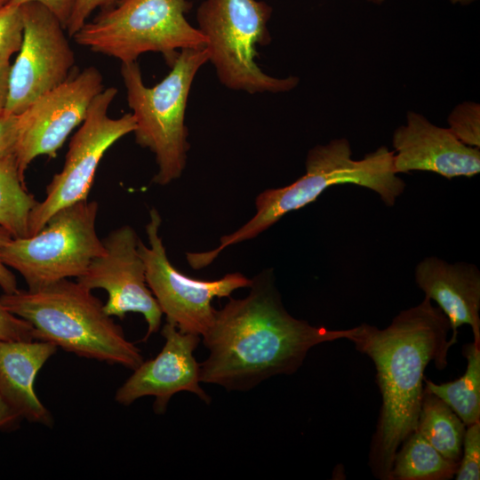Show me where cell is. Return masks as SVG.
<instances>
[{
    "instance_id": "obj_9",
    "label": "cell",
    "mask_w": 480,
    "mask_h": 480,
    "mask_svg": "<svg viewBox=\"0 0 480 480\" xmlns=\"http://www.w3.org/2000/svg\"><path fill=\"white\" fill-rule=\"evenodd\" d=\"M162 219L156 208L149 212L146 233L149 246L139 239L138 251L146 268L148 286L156 298L166 322L181 332L204 335L213 324L214 298L230 297L240 288H249L252 279L239 272L216 280H200L180 272L167 257L159 236Z\"/></svg>"
},
{
    "instance_id": "obj_17",
    "label": "cell",
    "mask_w": 480,
    "mask_h": 480,
    "mask_svg": "<svg viewBox=\"0 0 480 480\" xmlns=\"http://www.w3.org/2000/svg\"><path fill=\"white\" fill-rule=\"evenodd\" d=\"M44 340H0V393L23 419L52 427L50 411L36 396L37 372L57 351Z\"/></svg>"
},
{
    "instance_id": "obj_34",
    "label": "cell",
    "mask_w": 480,
    "mask_h": 480,
    "mask_svg": "<svg viewBox=\"0 0 480 480\" xmlns=\"http://www.w3.org/2000/svg\"><path fill=\"white\" fill-rule=\"evenodd\" d=\"M366 1L376 4H380L385 2V0H366Z\"/></svg>"
},
{
    "instance_id": "obj_8",
    "label": "cell",
    "mask_w": 480,
    "mask_h": 480,
    "mask_svg": "<svg viewBox=\"0 0 480 480\" xmlns=\"http://www.w3.org/2000/svg\"><path fill=\"white\" fill-rule=\"evenodd\" d=\"M98 203L88 199L57 211L36 234L11 238L1 250L5 266L35 290L62 279L78 278L105 252L96 231Z\"/></svg>"
},
{
    "instance_id": "obj_29",
    "label": "cell",
    "mask_w": 480,
    "mask_h": 480,
    "mask_svg": "<svg viewBox=\"0 0 480 480\" xmlns=\"http://www.w3.org/2000/svg\"><path fill=\"white\" fill-rule=\"evenodd\" d=\"M11 238L10 235L0 229V287L4 293H12L19 290L14 274L4 265L1 259L2 247Z\"/></svg>"
},
{
    "instance_id": "obj_19",
    "label": "cell",
    "mask_w": 480,
    "mask_h": 480,
    "mask_svg": "<svg viewBox=\"0 0 480 480\" xmlns=\"http://www.w3.org/2000/svg\"><path fill=\"white\" fill-rule=\"evenodd\" d=\"M399 448L394 458L391 480H449L456 475L459 463L443 456L418 430Z\"/></svg>"
},
{
    "instance_id": "obj_2",
    "label": "cell",
    "mask_w": 480,
    "mask_h": 480,
    "mask_svg": "<svg viewBox=\"0 0 480 480\" xmlns=\"http://www.w3.org/2000/svg\"><path fill=\"white\" fill-rule=\"evenodd\" d=\"M450 331L447 317L425 297L384 329L364 323L348 339L372 361L381 395L368 456L377 479L391 480L396 451L417 430L424 372L432 361L438 370L447 366L449 349L456 343L448 338Z\"/></svg>"
},
{
    "instance_id": "obj_7",
    "label": "cell",
    "mask_w": 480,
    "mask_h": 480,
    "mask_svg": "<svg viewBox=\"0 0 480 480\" xmlns=\"http://www.w3.org/2000/svg\"><path fill=\"white\" fill-rule=\"evenodd\" d=\"M272 8L258 0H203L196 11L198 29L206 39L208 61L227 88L251 94L285 92L299 84L297 76L275 77L256 63L257 46L270 40Z\"/></svg>"
},
{
    "instance_id": "obj_31",
    "label": "cell",
    "mask_w": 480,
    "mask_h": 480,
    "mask_svg": "<svg viewBox=\"0 0 480 480\" xmlns=\"http://www.w3.org/2000/svg\"><path fill=\"white\" fill-rule=\"evenodd\" d=\"M10 57L0 56V114L4 113L8 96Z\"/></svg>"
},
{
    "instance_id": "obj_24",
    "label": "cell",
    "mask_w": 480,
    "mask_h": 480,
    "mask_svg": "<svg viewBox=\"0 0 480 480\" xmlns=\"http://www.w3.org/2000/svg\"><path fill=\"white\" fill-rule=\"evenodd\" d=\"M23 34L20 7L0 8V56L12 57L20 50Z\"/></svg>"
},
{
    "instance_id": "obj_21",
    "label": "cell",
    "mask_w": 480,
    "mask_h": 480,
    "mask_svg": "<svg viewBox=\"0 0 480 480\" xmlns=\"http://www.w3.org/2000/svg\"><path fill=\"white\" fill-rule=\"evenodd\" d=\"M37 204L20 178L14 153L0 160V229L12 238L29 236V217Z\"/></svg>"
},
{
    "instance_id": "obj_18",
    "label": "cell",
    "mask_w": 480,
    "mask_h": 480,
    "mask_svg": "<svg viewBox=\"0 0 480 480\" xmlns=\"http://www.w3.org/2000/svg\"><path fill=\"white\" fill-rule=\"evenodd\" d=\"M466 427L447 404L424 388L417 430L443 456L459 464Z\"/></svg>"
},
{
    "instance_id": "obj_25",
    "label": "cell",
    "mask_w": 480,
    "mask_h": 480,
    "mask_svg": "<svg viewBox=\"0 0 480 480\" xmlns=\"http://www.w3.org/2000/svg\"><path fill=\"white\" fill-rule=\"evenodd\" d=\"M34 329L26 320L11 313L0 300V340H33Z\"/></svg>"
},
{
    "instance_id": "obj_16",
    "label": "cell",
    "mask_w": 480,
    "mask_h": 480,
    "mask_svg": "<svg viewBox=\"0 0 480 480\" xmlns=\"http://www.w3.org/2000/svg\"><path fill=\"white\" fill-rule=\"evenodd\" d=\"M415 282L434 300L447 317L457 342L458 328L468 324L474 342L480 344V271L472 263H449L436 256L420 261L414 271Z\"/></svg>"
},
{
    "instance_id": "obj_22",
    "label": "cell",
    "mask_w": 480,
    "mask_h": 480,
    "mask_svg": "<svg viewBox=\"0 0 480 480\" xmlns=\"http://www.w3.org/2000/svg\"><path fill=\"white\" fill-rule=\"evenodd\" d=\"M448 128L467 146L480 148V105L473 101L458 104L449 114Z\"/></svg>"
},
{
    "instance_id": "obj_5",
    "label": "cell",
    "mask_w": 480,
    "mask_h": 480,
    "mask_svg": "<svg viewBox=\"0 0 480 480\" xmlns=\"http://www.w3.org/2000/svg\"><path fill=\"white\" fill-rule=\"evenodd\" d=\"M208 59L205 47L181 50L171 71L152 87L145 85L136 61L121 65L128 105L135 119V141L156 157L155 184L168 185L184 172L189 149L187 102L195 76Z\"/></svg>"
},
{
    "instance_id": "obj_1",
    "label": "cell",
    "mask_w": 480,
    "mask_h": 480,
    "mask_svg": "<svg viewBox=\"0 0 480 480\" xmlns=\"http://www.w3.org/2000/svg\"><path fill=\"white\" fill-rule=\"evenodd\" d=\"M242 299L228 297L203 335L209 354L200 363L201 383L248 391L276 375H291L315 346L348 339L354 331L310 324L285 308L272 269L253 278Z\"/></svg>"
},
{
    "instance_id": "obj_26",
    "label": "cell",
    "mask_w": 480,
    "mask_h": 480,
    "mask_svg": "<svg viewBox=\"0 0 480 480\" xmlns=\"http://www.w3.org/2000/svg\"><path fill=\"white\" fill-rule=\"evenodd\" d=\"M119 0H76L66 31L73 36L88 20L97 9H106L116 4Z\"/></svg>"
},
{
    "instance_id": "obj_28",
    "label": "cell",
    "mask_w": 480,
    "mask_h": 480,
    "mask_svg": "<svg viewBox=\"0 0 480 480\" xmlns=\"http://www.w3.org/2000/svg\"><path fill=\"white\" fill-rule=\"evenodd\" d=\"M76 0H11L8 6L20 7L27 3H39L52 12L65 28L71 16Z\"/></svg>"
},
{
    "instance_id": "obj_6",
    "label": "cell",
    "mask_w": 480,
    "mask_h": 480,
    "mask_svg": "<svg viewBox=\"0 0 480 480\" xmlns=\"http://www.w3.org/2000/svg\"><path fill=\"white\" fill-rule=\"evenodd\" d=\"M189 7L188 0H119L87 20L73 37L122 63L155 52L172 66L181 50L206 46L204 36L186 18Z\"/></svg>"
},
{
    "instance_id": "obj_15",
    "label": "cell",
    "mask_w": 480,
    "mask_h": 480,
    "mask_svg": "<svg viewBox=\"0 0 480 480\" xmlns=\"http://www.w3.org/2000/svg\"><path fill=\"white\" fill-rule=\"evenodd\" d=\"M392 145L396 174L424 171L452 179L480 172V148L465 145L448 127L437 126L415 111H408L405 124L395 130Z\"/></svg>"
},
{
    "instance_id": "obj_13",
    "label": "cell",
    "mask_w": 480,
    "mask_h": 480,
    "mask_svg": "<svg viewBox=\"0 0 480 480\" xmlns=\"http://www.w3.org/2000/svg\"><path fill=\"white\" fill-rule=\"evenodd\" d=\"M139 237L129 225L111 231L103 240L105 252L94 258L77 282L89 290L101 288L108 297L104 312L121 320L130 312L141 314L148 324L146 341L161 325L163 312L148 286L146 268L138 251Z\"/></svg>"
},
{
    "instance_id": "obj_20",
    "label": "cell",
    "mask_w": 480,
    "mask_h": 480,
    "mask_svg": "<svg viewBox=\"0 0 480 480\" xmlns=\"http://www.w3.org/2000/svg\"><path fill=\"white\" fill-rule=\"evenodd\" d=\"M462 354L467 359L462 376L444 383L425 378L424 388L447 404L468 426L480 421V344H466Z\"/></svg>"
},
{
    "instance_id": "obj_14",
    "label": "cell",
    "mask_w": 480,
    "mask_h": 480,
    "mask_svg": "<svg viewBox=\"0 0 480 480\" xmlns=\"http://www.w3.org/2000/svg\"><path fill=\"white\" fill-rule=\"evenodd\" d=\"M161 334L164 345L159 354L142 362L116 390L115 400L125 406L147 396L156 398L154 411L164 413L172 396L179 392L193 393L206 404L211 397L200 386V364L194 352L201 336L181 332L167 323Z\"/></svg>"
},
{
    "instance_id": "obj_23",
    "label": "cell",
    "mask_w": 480,
    "mask_h": 480,
    "mask_svg": "<svg viewBox=\"0 0 480 480\" xmlns=\"http://www.w3.org/2000/svg\"><path fill=\"white\" fill-rule=\"evenodd\" d=\"M457 480L480 479V421L466 427Z\"/></svg>"
},
{
    "instance_id": "obj_3",
    "label": "cell",
    "mask_w": 480,
    "mask_h": 480,
    "mask_svg": "<svg viewBox=\"0 0 480 480\" xmlns=\"http://www.w3.org/2000/svg\"><path fill=\"white\" fill-rule=\"evenodd\" d=\"M393 156V151L381 146L355 160L345 138L315 146L308 152L304 175L287 186L260 192L255 198L254 216L235 232L223 236L213 250L187 253L188 264L194 269L210 265L226 248L256 237L287 213L314 202L335 185L369 188L379 195L384 204L393 206L406 186L394 171Z\"/></svg>"
},
{
    "instance_id": "obj_33",
    "label": "cell",
    "mask_w": 480,
    "mask_h": 480,
    "mask_svg": "<svg viewBox=\"0 0 480 480\" xmlns=\"http://www.w3.org/2000/svg\"><path fill=\"white\" fill-rule=\"evenodd\" d=\"M11 0H0V8L7 5Z\"/></svg>"
},
{
    "instance_id": "obj_11",
    "label": "cell",
    "mask_w": 480,
    "mask_h": 480,
    "mask_svg": "<svg viewBox=\"0 0 480 480\" xmlns=\"http://www.w3.org/2000/svg\"><path fill=\"white\" fill-rule=\"evenodd\" d=\"M20 7L22 41L11 64L4 108L5 114L14 116L67 81L76 62L66 29L52 12L34 2Z\"/></svg>"
},
{
    "instance_id": "obj_30",
    "label": "cell",
    "mask_w": 480,
    "mask_h": 480,
    "mask_svg": "<svg viewBox=\"0 0 480 480\" xmlns=\"http://www.w3.org/2000/svg\"><path fill=\"white\" fill-rule=\"evenodd\" d=\"M23 418L0 393V430H10L19 426Z\"/></svg>"
},
{
    "instance_id": "obj_12",
    "label": "cell",
    "mask_w": 480,
    "mask_h": 480,
    "mask_svg": "<svg viewBox=\"0 0 480 480\" xmlns=\"http://www.w3.org/2000/svg\"><path fill=\"white\" fill-rule=\"evenodd\" d=\"M104 90L103 76L93 66L71 76L18 115L14 155L20 178L39 156L55 157L70 132L81 124L94 98Z\"/></svg>"
},
{
    "instance_id": "obj_4",
    "label": "cell",
    "mask_w": 480,
    "mask_h": 480,
    "mask_svg": "<svg viewBox=\"0 0 480 480\" xmlns=\"http://www.w3.org/2000/svg\"><path fill=\"white\" fill-rule=\"evenodd\" d=\"M0 300L32 325L35 340L131 370L143 362L140 348L104 312L101 301L77 281L62 279L35 290L3 293Z\"/></svg>"
},
{
    "instance_id": "obj_32",
    "label": "cell",
    "mask_w": 480,
    "mask_h": 480,
    "mask_svg": "<svg viewBox=\"0 0 480 480\" xmlns=\"http://www.w3.org/2000/svg\"><path fill=\"white\" fill-rule=\"evenodd\" d=\"M453 4L468 5L476 0H449Z\"/></svg>"
},
{
    "instance_id": "obj_10",
    "label": "cell",
    "mask_w": 480,
    "mask_h": 480,
    "mask_svg": "<svg viewBox=\"0 0 480 480\" xmlns=\"http://www.w3.org/2000/svg\"><path fill=\"white\" fill-rule=\"evenodd\" d=\"M117 93L105 88L92 100L81 126L73 135L62 170L46 187L45 197L37 202L29 217V236L36 234L57 211L88 199L96 170L105 152L122 137L133 132L132 113L112 118L108 108Z\"/></svg>"
},
{
    "instance_id": "obj_27",
    "label": "cell",
    "mask_w": 480,
    "mask_h": 480,
    "mask_svg": "<svg viewBox=\"0 0 480 480\" xmlns=\"http://www.w3.org/2000/svg\"><path fill=\"white\" fill-rule=\"evenodd\" d=\"M18 137V116L0 114V160L13 154Z\"/></svg>"
}]
</instances>
